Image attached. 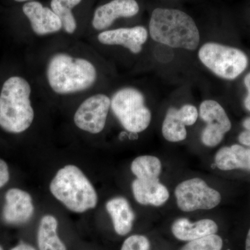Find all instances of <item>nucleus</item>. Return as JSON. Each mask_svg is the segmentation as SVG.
I'll return each instance as SVG.
<instances>
[{"mask_svg":"<svg viewBox=\"0 0 250 250\" xmlns=\"http://www.w3.org/2000/svg\"><path fill=\"white\" fill-rule=\"evenodd\" d=\"M223 246L222 238L213 234L190 241L181 250H221Z\"/></svg>","mask_w":250,"mask_h":250,"instance_id":"4be33fe9","label":"nucleus"},{"mask_svg":"<svg viewBox=\"0 0 250 250\" xmlns=\"http://www.w3.org/2000/svg\"><path fill=\"white\" fill-rule=\"evenodd\" d=\"M151 38L172 48L195 50L200 44V31L189 15L178 9L157 8L149 24Z\"/></svg>","mask_w":250,"mask_h":250,"instance_id":"f257e3e1","label":"nucleus"},{"mask_svg":"<svg viewBox=\"0 0 250 250\" xmlns=\"http://www.w3.org/2000/svg\"><path fill=\"white\" fill-rule=\"evenodd\" d=\"M111 99L104 94H96L85 100L77 108L74 123L79 129L90 134H100L104 129Z\"/></svg>","mask_w":250,"mask_h":250,"instance_id":"6e6552de","label":"nucleus"},{"mask_svg":"<svg viewBox=\"0 0 250 250\" xmlns=\"http://www.w3.org/2000/svg\"><path fill=\"white\" fill-rule=\"evenodd\" d=\"M0 250H4V249H3L2 247H1V246H0Z\"/></svg>","mask_w":250,"mask_h":250,"instance_id":"2f4dec72","label":"nucleus"},{"mask_svg":"<svg viewBox=\"0 0 250 250\" xmlns=\"http://www.w3.org/2000/svg\"><path fill=\"white\" fill-rule=\"evenodd\" d=\"M150 243L146 236L133 235L125 240L121 250H149Z\"/></svg>","mask_w":250,"mask_h":250,"instance_id":"5701e85b","label":"nucleus"},{"mask_svg":"<svg viewBox=\"0 0 250 250\" xmlns=\"http://www.w3.org/2000/svg\"><path fill=\"white\" fill-rule=\"evenodd\" d=\"M22 11L29 19L31 29L36 35L54 34L62 28V21L58 16L39 1H28L23 5Z\"/></svg>","mask_w":250,"mask_h":250,"instance_id":"ddd939ff","label":"nucleus"},{"mask_svg":"<svg viewBox=\"0 0 250 250\" xmlns=\"http://www.w3.org/2000/svg\"><path fill=\"white\" fill-rule=\"evenodd\" d=\"M34 213V206L30 194L19 188H11L5 195L2 218L9 225L27 223Z\"/></svg>","mask_w":250,"mask_h":250,"instance_id":"9d476101","label":"nucleus"},{"mask_svg":"<svg viewBox=\"0 0 250 250\" xmlns=\"http://www.w3.org/2000/svg\"><path fill=\"white\" fill-rule=\"evenodd\" d=\"M200 118L207 123L202 133V143L207 147H215L230 131L231 123L223 106L214 100H205L200 107Z\"/></svg>","mask_w":250,"mask_h":250,"instance_id":"1a4fd4ad","label":"nucleus"},{"mask_svg":"<svg viewBox=\"0 0 250 250\" xmlns=\"http://www.w3.org/2000/svg\"><path fill=\"white\" fill-rule=\"evenodd\" d=\"M46 75L54 93L68 95L89 89L95 84L98 73L90 61L59 53L49 59Z\"/></svg>","mask_w":250,"mask_h":250,"instance_id":"f03ea898","label":"nucleus"},{"mask_svg":"<svg viewBox=\"0 0 250 250\" xmlns=\"http://www.w3.org/2000/svg\"><path fill=\"white\" fill-rule=\"evenodd\" d=\"M31 85L21 77H10L0 94V127L11 134H21L30 127L34 111L30 100Z\"/></svg>","mask_w":250,"mask_h":250,"instance_id":"7ed1b4c3","label":"nucleus"},{"mask_svg":"<svg viewBox=\"0 0 250 250\" xmlns=\"http://www.w3.org/2000/svg\"><path fill=\"white\" fill-rule=\"evenodd\" d=\"M51 193L62 205L75 213L93 209L98 197L89 179L77 166H64L57 172L49 185Z\"/></svg>","mask_w":250,"mask_h":250,"instance_id":"20e7f679","label":"nucleus"},{"mask_svg":"<svg viewBox=\"0 0 250 250\" xmlns=\"http://www.w3.org/2000/svg\"><path fill=\"white\" fill-rule=\"evenodd\" d=\"M218 229L217 224L209 219L192 223L187 218H180L176 220L172 226V232L177 239L189 242L215 234Z\"/></svg>","mask_w":250,"mask_h":250,"instance_id":"2eb2a0df","label":"nucleus"},{"mask_svg":"<svg viewBox=\"0 0 250 250\" xmlns=\"http://www.w3.org/2000/svg\"><path fill=\"white\" fill-rule=\"evenodd\" d=\"M177 111L174 107L169 108L163 123V136L169 142H179L187 139L186 125L179 118Z\"/></svg>","mask_w":250,"mask_h":250,"instance_id":"6ab92c4d","label":"nucleus"},{"mask_svg":"<svg viewBox=\"0 0 250 250\" xmlns=\"http://www.w3.org/2000/svg\"><path fill=\"white\" fill-rule=\"evenodd\" d=\"M244 83L248 89V95L245 99V106L248 111H250V72L245 77Z\"/></svg>","mask_w":250,"mask_h":250,"instance_id":"a878e982","label":"nucleus"},{"mask_svg":"<svg viewBox=\"0 0 250 250\" xmlns=\"http://www.w3.org/2000/svg\"><path fill=\"white\" fill-rule=\"evenodd\" d=\"M147 29L143 26L104 31L98 36L99 42L106 45H121L133 54H139L147 40Z\"/></svg>","mask_w":250,"mask_h":250,"instance_id":"f8f14e48","label":"nucleus"},{"mask_svg":"<svg viewBox=\"0 0 250 250\" xmlns=\"http://www.w3.org/2000/svg\"><path fill=\"white\" fill-rule=\"evenodd\" d=\"M215 163L221 170L243 169L250 171V149L238 145L221 148L215 155Z\"/></svg>","mask_w":250,"mask_h":250,"instance_id":"f3484780","label":"nucleus"},{"mask_svg":"<svg viewBox=\"0 0 250 250\" xmlns=\"http://www.w3.org/2000/svg\"><path fill=\"white\" fill-rule=\"evenodd\" d=\"M11 250H36L34 247L30 246V245L27 244V243H21L18 246L14 247Z\"/></svg>","mask_w":250,"mask_h":250,"instance_id":"cd10ccee","label":"nucleus"},{"mask_svg":"<svg viewBox=\"0 0 250 250\" xmlns=\"http://www.w3.org/2000/svg\"><path fill=\"white\" fill-rule=\"evenodd\" d=\"M131 170L137 179H158L161 172V161L156 156H139L131 163Z\"/></svg>","mask_w":250,"mask_h":250,"instance_id":"412c9836","label":"nucleus"},{"mask_svg":"<svg viewBox=\"0 0 250 250\" xmlns=\"http://www.w3.org/2000/svg\"><path fill=\"white\" fill-rule=\"evenodd\" d=\"M139 10L136 0H112L95 10L92 25L96 30H105L118 18L134 17Z\"/></svg>","mask_w":250,"mask_h":250,"instance_id":"9b49d317","label":"nucleus"},{"mask_svg":"<svg viewBox=\"0 0 250 250\" xmlns=\"http://www.w3.org/2000/svg\"><path fill=\"white\" fill-rule=\"evenodd\" d=\"M14 1H18V2H24V1H34V0H14Z\"/></svg>","mask_w":250,"mask_h":250,"instance_id":"7c9ffc66","label":"nucleus"},{"mask_svg":"<svg viewBox=\"0 0 250 250\" xmlns=\"http://www.w3.org/2000/svg\"><path fill=\"white\" fill-rule=\"evenodd\" d=\"M82 0H51V9L58 16L62 22V29L69 34L77 29V22L72 10Z\"/></svg>","mask_w":250,"mask_h":250,"instance_id":"aec40b11","label":"nucleus"},{"mask_svg":"<svg viewBox=\"0 0 250 250\" xmlns=\"http://www.w3.org/2000/svg\"><path fill=\"white\" fill-rule=\"evenodd\" d=\"M198 57L206 67L224 80H235L248 65V57L241 49L217 42L202 45Z\"/></svg>","mask_w":250,"mask_h":250,"instance_id":"423d86ee","label":"nucleus"},{"mask_svg":"<svg viewBox=\"0 0 250 250\" xmlns=\"http://www.w3.org/2000/svg\"><path fill=\"white\" fill-rule=\"evenodd\" d=\"M179 118L186 126H191L196 123L198 111L196 107L191 104H186L177 111Z\"/></svg>","mask_w":250,"mask_h":250,"instance_id":"b1692460","label":"nucleus"},{"mask_svg":"<svg viewBox=\"0 0 250 250\" xmlns=\"http://www.w3.org/2000/svg\"><path fill=\"white\" fill-rule=\"evenodd\" d=\"M238 140H239V142L241 143V144L250 147V131L247 130V131L242 132L241 134L239 135Z\"/></svg>","mask_w":250,"mask_h":250,"instance_id":"bb28decb","label":"nucleus"},{"mask_svg":"<svg viewBox=\"0 0 250 250\" xmlns=\"http://www.w3.org/2000/svg\"><path fill=\"white\" fill-rule=\"evenodd\" d=\"M135 200L143 205L159 207L169 198V192L158 179H135L132 183Z\"/></svg>","mask_w":250,"mask_h":250,"instance_id":"4468645a","label":"nucleus"},{"mask_svg":"<svg viewBox=\"0 0 250 250\" xmlns=\"http://www.w3.org/2000/svg\"><path fill=\"white\" fill-rule=\"evenodd\" d=\"M9 179V166L4 160L0 159V188L8 183Z\"/></svg>","mask_w":250,"mask_h":250,"instance_id":"393cba45","label":"nucleus"},{"mask_svg":"<svg viewBox=\"0 0 250 250\" xmlns=\"http://www.w3.org/2000/svg\"><path fill=\"white\" fill-rule=\"evenodd\" d=\"M58 221L52 215H45L41 218L37 233L39 250H67L57 234Z\"/></svg>","mask_w":250,"mask_h":250,"instance_id":"a211bd4d","label":"nucleus"},{"mask_svg":"<svg viewBox=\"0 0 250 250\" xmlns=\"http://www.w3.org/2000/svg\"><path fill=\"white\" fill-rule=\"evenodd\" d=\"M106 210L113 221L115 231L120 236H125L131 231L135 215L129 202L122 197H114L108 200Z\"/></svg>","mask_w":250,"mask_h":250,"instance_id":"dca6fc26","label":"nucleus"},{"mask_svg":"<svg viewBox=\"0 0 250 250\" xmlns=\"http://www.w3.org/2000/svg\"><path fill=\"white\" fill-rule=\"evenodd\" d=\"M175 196L179 208L186 212L211 209L221 201L220 192L199 178L179 184L175 189Z\"/></svg>","mask_w":250,"mask_h":250,"instance_id":"0eeeda50","label":"nucleus"},{"mask_svg":"<svg viewBox=\"0 0 250 250\" xmlns=\"http://www.w3.org/2000/svg\"><path fill=\"white\" fill-rule=\"evenodd\" d=\"M243 126L248 131H250V118H246L243 123Z\"/></svg>","mask_w":250,"mask_h":250,"instance_id":"c85d7f7f","label":"nucleus"},{"mask_svg":"<svg viewBox=\"0 0 250 250\" xmlns=\"http://www.w3.org/2000/svg\"><path fill=\"white\" fill-rule=\"evenodd\" d=\"M145 102L140 90L129 87L118 90L112 97V111L126 131L140 133L149 126L152 114Z\"/></svg>","mask_w":250,"mask_h":250,"instance_id":"39448f33","label":"nucleus"},{"mask_svg":"<svg viewBox=\"0 0 250 250\" xmlns=\"http://www.w3.org/2000/svg\"><path fill=\"white\" fill-rule=\"evenodd\" d=\"M246 250H250V229L247 236L246 242Z\"/></svg>","mask_w":250,"mask_h":250,"instance_id":"c756f323","label":"nucleus"}]
</instances>
